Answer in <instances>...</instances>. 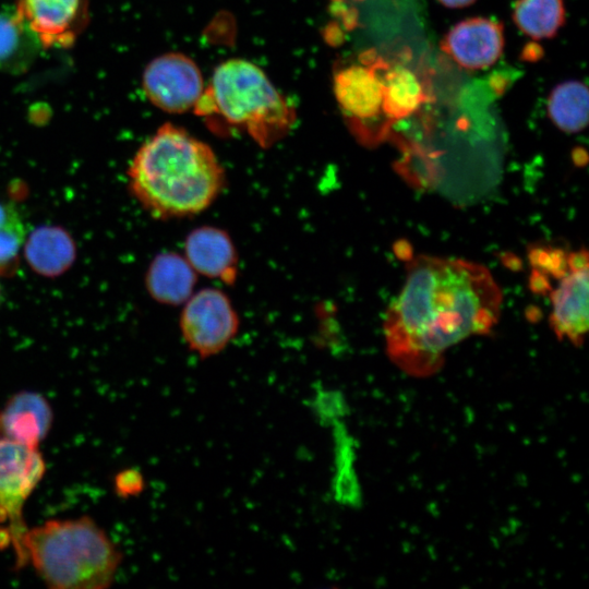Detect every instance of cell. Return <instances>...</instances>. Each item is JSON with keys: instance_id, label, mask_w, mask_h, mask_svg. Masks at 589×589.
<instances>
[{"instance_id": "cell-1", "label": "cell", "mask_w": 589, "mask_h": 589, "mask_svg": "<svg viewBox=\"0 0 589 589\" xmlns=\"http://www.w3.org/2000/svg\"><path fill=\"white\" fill-rule=\"evenodd\" d=\"M502 290L483 265L420 255L407 265L404 286L389 304L384 337L389 359L405 373H436L445 352L497 323Z\"/></svg>"}, {"instance_id": "cell-2", "label": "cell", "mask_w": 589, "mask_h": 589, "mask_svg": "<svg viewBox=\"0 0 589 589\" xmlns=\"http://www.w3.org/2000/svg\"><path fill=\"white\" fill-rule=\"evenodd\" d=\"M127 173L134 197L160 219L204 211L225 181L213 149L171 123L161 125L137 149Z\"/></svg>"}, {"instance_id": "cell-3", "label": "cell", "mask_w": 589, "mask_h": 589, "mask_svg": "<svg viewBox=\"0 0 589 589\" xmlns=\"http://www.w3.org/2000/svg\"><path fill=\"white\" fill-rule=\"evenodd\" d=\"M28 563L52 589H104L115 580L122 553L93 518L50 519L28 528Z\"/></svg>"}, {"instance_id": "cell-4", "label": "cell", "mask_w": 589, "mask_h": 589, "mask_svg": "<svg viewBox=\"0 0 589 589\" xmlns=\"http://www.w3.org/2000/svg\"><path fill=\"white\" fill-rule=\"evenodd\" d=\"M194 108L241 128L262 145L278 140L293 121L292 109L265 73L242 59L227 60L215 69Z\"/></svg>"}, {"instance_id": "cell-5", "label": "cell", "mask_w": 589, "mask_h": 589, "mask_svg": "<svg viewBox=\"0 0 589 589\" xmlns=\"http://www.w3.org/2000/svg\"><path fill=\"white\" fill-rule=\"evenodd\" d=\"M46 471L39 448L0 436V524L15 553V569L28 564L23 546L28 529L23 507Z\"/></svg>"}, {"instance_id": "cell-6", "label": "cell", "mask_w": 589, "mask_h": 589, "mask_svg": "<svg viewBox=\"0 0 589 589\" xmlns=\"http://www.w3.org/2000/svg\"><path fill=\"white\" fill-rule=\"evenodd\" d=\"M239 320L231 302L217 289H203L184 302L180 330L188 348L206 359L221 352L238 332Z\"/></svg>"}, {"instance_id": "cell-7", "label": "cell", "mask_w": 589, "mask_h": 589, "mask_svg": "<svg viewBox=\"0 0 589 589\" xmlns=\"http://www.w3.org/2000/svg\"><path fill=\"white\" fill-rule=\"evenodd\" d=\"M143 88L156 107L179 113L196 106L204 93V83L193 60L171 52L147 64L143 73Z\"/></svg>"}, {"instance_id": "cell-8", "label": "cell", "mask_w": 589, "mask_h": 589, "mask_svg": "<svg viewBox=\"0 0 589 589\" xmlns=\"http://www.w3.org/2000/svg\"><path fill=\"white\" fill-rule=\"evenodd\" d=\"M554 275L558 284L551 292V327L558 338L579 346L588 328L587 251L568 253L566 265Z\"/></svg>"}, {"instance_id": "cell-9", "label": "cell", "mask_w": 589, "mask_h": 589, "mask_svg": "<svg viewBox=\"0 0 589 589\" xmlns=\"http://www.w3.org/2000/svg\"><path fill=\"white\" fill-rule=\"evenodd\" d=\"M15 10L43 47L72 46L87 19L86 0H16Z\"/></svg>"}, {"instance_id": "cell-10", "label": "cell", "mask_w": 589, "mask_h": 589, "mask_svg": "<svg viewBox=\"0 0 589 589\" xmlns=\"http://www.w3.org/2000/svg\"><path fill=\"white\" fill-rule=\"evenodd\" d=\"M504 47L503 26L485 17L456 24L445 36L443 49L461 67L485 69L497 61Z\"/></svg>"}, {"instance_id": "cell-11", "label": "cell", "mask_w": 589, "mask_h": 589, "mask_svg": "<svg viewBox=\"0 0 589 589\" xmlns=\"http://www.w3.org/2000/svg\"><path fill=\"white\" fill-rule=\"evenodd\" d=\"M53 422L47 398L38 392L20 390L0 409V436L39 448Z\"/></svg>"}, {"instance_id": "cell-12", "label": "cell", "mask_w": 589, "mask_h": 589, "mask_svg": "<svg viewBox=\"0 0 589 589\" xmlns=\"http://www.w3.org/2000/svg\"><path fill=\"white\" fill-rule=\"evenodd\" d=\"M195 273L227 284L237 275V255L228 235L213 227L192 231L185 240V256Z\"/></svg>"}, {"instance_id": "cell-13", "label": "cell", "mask_w": 589, "mask_h": 589, "mask_svg": "<svg viewBox=\"0 0 589 589\" xmlns=\"http://www.w3.org/2000/svg\"><path fill=\"white\" fill-rule=\"evenodd\" d=\"M23 255L28 266L44 277H57L65 273L76 257L72 236L60 226H40L34 229L23 243Z\"/></svg>"}, {"instance_id": "cell-14", "label": "cell", "mask_w": 589, "mask_h": 589, "mask_svg": "<svg viewBox=\"0 0 589 589\" xmlns=\"http://www.w3.org/2000/svg\"><path fill=\"white\" fill-rule=\"evenodd\" d=\"M334 89L342 110L354 119H372L382 111L383 84L371 67L350 65L340 70Z\"/></svg>"}, {"instance_id": "cell-15", "label": "cell", "mask_w": 589, "mask_h": 589, "mask_svg": "<svg viewBox=\"0 0 589 589\" xmlns=\"http://www.w3.org/2000/svg\"><path fill=\"white\" fill-rule=\"evenodd\" d=\"M195 275L185 257L176 253H163L151 263L145 284L154 300L175 305L191 297L196 281Z\"/></svg>"}, {"instance_id": "cell-16", "label": "cell", "mask_w": 589, "mask_h": 589, "mask_svg": "<svg viewBox=\"0 0 589 589\" xmlns=\"http://www.w3.org/2000/svg\"><path fill=\"white\" fill-rule=\"evenodd\" d=\"M41 47L36 34L15 9L0 12V71H25Z\"/></svg>"}, {"instance_id": "cell-17", "label": "cell", "mask_w": 589, "mask_h": 589, "mask_svg": "<svg viewBox=\"0 0 589 589\" xmlns=\"http://www.w3.org/2000/svg\"><path fill=\"white\" fill-rule=\"evenodd\" d=\"M382 111L389 118L401 119L410 116L425 99L420 80L405 67L392 68L382 79Z\"/></svg>"}, {"instance_id": "cell-18", "label": "cell", "mask_w": 589, "mask_h": 589, "mask_svg": "<svg viewBox=\"0 0 589 589\" xmlns=\"http://www.w3.org/2000/svg\"><path fill=\"white\" fill-rule=\"evenodd\" d=\"M588 88L584 83L564 82L549 97V116L561 130L567 133L579 132L588 122Z\"/></svg>"}, {"instance_id": "cell-19", "label": "cell", "mask_w": 589, "mask_h": 589, "mask_svg": "<svg viewBox=\"0 0 589 589\" xmlns=\"http://www.w3.org/2000/svg\"><path fill=\"white\" fill-rule=\"evenodd\" d=\"M513 19L518 28L533 39L553 37L564 23L563 0H518Z\"/></svg>"}, {"instance_id": "cell-20", "label": "cell", "mask_w": 589, "mask_h": 589, "mask_svg": "<svg viewBox=\"0 0 589 589\" xmlns=\"http://www.w3.org/2000/svg\"><path fill=\"white\" fill-rule=\"evenodd\" d=\"M25 229L15 206L0 201V276L12 275L25 240Z\"/></svg>"}, {"instance_id": "cell-21", "label": "cell", "mask_w": 589, "mask_h": 589, "mask_svg": "<svg viewBox=\"0 0 589 589\" xmlns=\"http://www.w3.org/2000/svg\"><path fill=\"white\" fill-rule=\"evenodd\" d=\"M144 486V477L136 469H125L115 478L116 492L122 497L135 496L143 492Z\"/></svg>"}, {"instance_id": "cell-22", "label": "cell", "mask_w": 589, "mask_h": 589, "mask_svg": "<svg viewBox=\"0 0 589 589\" xmlns=\"http://www.w3.org/2000/svg\"><path fill=\"white\" fill-rule=\"evenodd\" d=\"M442 4L449 8H462L473 3L476 0H438Z\"/></svg>"}, {"instance_id": "cell-23", "label": "cell", "mask_w": 589, "mask_h": 589, "mask_svg": "<svg viewBox=\"0 0 589 589\" xmlns=\"http://www.w3.org/2000/svg\"><path fill=\"white\" fill-rule=\"evenodd\" d=\"M0 301H1V290H0Z\"/></svg>"}]
</instances>
